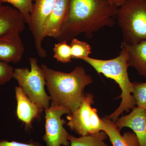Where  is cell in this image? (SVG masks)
Instances as JSON below:
<instances>
[{
    "label": "cell",
    "mask_w": 146,
    "mask_h": 146,
    "mask_svg": "<svg viewBox=\"0 0 146 146\" xmlns=\"http://www.w3.org/2000/svg\"><path fill=\"white\" fill-rule=\"evenodd\" d=\"M0 146H42L37 142L31 141L27 143H21L15 141H9L7 140H1Z\"/></svg>",
    "instance_id": "cell-22"
},
{
    "label": "cell",
    "mask_w": 146,
    "mask_h": 146,
    "mask_svg": "<svg viewBox=\"0 0 146 146\" xmlns=\"http://www.w3.org/2000/svg\"><path fill=\"white\" fill-rule=\"evenodd\" d=\"M104 1L109 3L110 4L119 7L125 2L127 0H104Z\"/></svg>",
    "instance_id": "cell-23"
},
{
    "label": "cell",
    "mask_w": 146,
    "mask_h": 146,
    "mask_svg": "<svg viewBox=\"0 0 146 146\" xmlns=\"http://www.w3.org/2000/svg\"><path fill=\"white\" fill-rule=\"evenodd\" d=\"M31 70L28 68H16L13 70V78L32 101L42 111L50 106V98L45 90L46 85L44 72L37 63L36 58H29Z\"/></svg>",
    "instance_id": "cell-5"
},
{
    "label": "cell",
    "mask_w": 146,
    "mask_h": 146,
    "mask_svg": "<svg viewBox=\"0 0 146 146\" xmlns=\"http://www.w3.org/2000/svg\"><path fill=\"white\" fill-rule=\"evenodd\" d=\"M71 0H57L44 26V37L56 39L68 18Z\"/></svg>",
    "instance_id": "cell-10"
},
{
    "label": "cell",
    "mask_w": 146,
    "mask_h": 146,
    "mask_svg": "<svg viewBox=\"0 0 146 146\" xmlns=\"http://www.w3.org/2000/svg\"><path fill=\"white\" fill-rule=\"evenodd\" d=\"M57 0H34L28 25L34 38L37 54L42 58L46 57V51L42 45L44 26L47 18L52 10Z\"/></svg>",
    "instance_id": "cell-8"
},
{
    "label": "cell",
    "mask_w": 146,
    "mask_h": 146,
    "mask_svg": "<svg viewBox=\"0 0 146 146\" xmlns=\"http://www.w3.org/2000/svg\"><path fill=\"white\" fill-rule=\"evenodd\" d=\"M53 50V57L58 62L65 63L72 60V56L71 49L67 41H61L55 44Z\"/></svg>",
    "instance_id": "cell-19"
},
{
    "label": "cell",
    "mask_w": 146,
    "mask_h": 146,
    "mask_svg": "<svg viewBox=\"0 0 146 146\" xmlns=\"http://www.w3.org/2000/svg\"><path fill=\"white\" fill-rule=\"evenodd\" d=\"M15 93L17 103L16 116L25 124L26 129L29 130L32 127L33 121L39 117L42 111L29 98L20 86L15 87Z\"/></svg>",
    "instance_id": "cell-13"
},
{
    "label": "cell",
    "mask_w": 146,
    "mask_h": 146,
    "mask_svg": "<svg viewBox=\"0 0 146 146\" xmlns=\"http://www.w3.org/2000/svg\"><path fill=\"white\" fill-rule=\"evenodd\" d=\"M72 58L82 60L88 57L91 53V48L90 45L85 42L80 41L76 38L71 40L70 44Z\"/></svg>",
    "instance_id": "cell-18"
},
{
    "label": "cell",
    "mask_w": 146,
    "mask_h": 146,
    "mask_svg": "<svg viewBox=\"0 0 146 146\" xmlns=\"http://www.w3.org/2000/svg\"><path fill=\"white\" fill-rule=\"evenodd\" d=\"M82 60L92 66L99 74H103L107 78L115 80L121 90V94L119 97L122 99L119 106L113 113L106 117V118L114 122L124 111L129 112L136 107L135 99L131 95L133 84L131 82L128 74V56L125 47L121 46L119 54L112 59L101 60L89 56Z\"/></svg>",
    "instance_id": "cell-3"
},
{
    "label": "cell",
    "mask_w": 146,
    "mask_h": 146,
    "mask_svg": "<svg viewBox=\"0 0 146 146\" xmlns=\"http://www.w3.org/2000/svg\"><path fill=\"white\" fill-rule=\"evenodd\" d=\"M101 119L104 124L103 131L107 134L112 146H140L134 132L127 131L122 135L112 120L106 117Z\"/></svg>",
    "instance_id": "cell-14"
},
{
    "label": "cell",
    "mask_w": 146,
    "mask_h": 146,
    "mask_svg": "<svg viewBox=\"0 0 146 146\" xmlns=\"http://www.w3.org/2000/svg\"><path fill=\"white\" fill-rule=\"evenodd\" d=\"M94 103L92 94H84L79 107L67 116V125L80 136L104 130L103 122L98 115V110L91 106Z\"/></svg>",
    "instance_id": "cell-6"
},
{
    "label": "cell",
    "mask_w": 146,
    "mask_h": 146,
    "mask_svg": "<svg viewBox=\"0 0 146 146\" xmlns=\"http://www.w3.org/2000/svg\"><path fill=\"white\" fill-rule=\"evenodd\" d=\"M13 70L8 63L0 60V85H4L13 78Z\"/></svg>",
    "instance_id": "cell-21"
},
{
    "label": "cell",
    "mask_w": 146,
    "mask_h": 146,
    "mask_svg": "<svg viewBox=\"0 0 146 146\" xmlns=\"http://www.w3.org/2000/svg\"><path fill=\"white\" fill-rule=\"evenodd\" d=\"M120 131L123 127L130 128L136 134L140 146H146V111L135 107L130 114L118 118L114 122Z\"/></svg>",
    "instance_id": "cell-9"
},
{
    "label": "cell",
    "mask_w": 146,
    "mask_h": 146,
    "mask_svg": "<svg viewBox=\"0 0 146 146\" xmlns=\"http://www.w3.org/2000/svg\"><path fill=\"white\" fill-rule=\"evenodd\" d=\"M24 46L20 33H11L0 36V60L17 63L22 59Z\"/></svg>",
    "instance_id": "cell-11"
},
{
    "label": "cell",
    "mask_w": 146,
    "mask_h": 146,
    "mask_svg": "<svg viewBox=\"0 0 146 146\" xmlns=\"http://www.w3.org/2000/svg\"><path fill=\"white\" fill-rule=\"evenodd\" d=\"M52 105L65 108L71 112L77 109L84 95V89L93 80L83 67H77L70 73L54 70L42 64Z\"/></svg>",
    "instance_id": "cell-2"
},
{
    "label": "cell",
    "mask_w": 146,
    "mask_h": 146,
    "mask_svg": "<svg viewBox=\"0 0 146 146\" xmlns=\"http://www.w3.org/2000/svg\"><path fill=\"white\" fill-rule=\"evenodd\" d=\"M25 22L18 9L0 3V36L21 33L25 28Z\"/></svg>",
    "instance_id": "cell-12"
},
{
    "label": "cell",
    "mask_w": 146,
    "mask_h": 146,
    "mask_svg": "<svg viewBox=\"0 0 146 146\" xmlns=\"http://www.w3.org/2000/svg\"><path fill=\"white\" fill-rule=\"evenodd\" d=\"M118 8L104 0H71L68 18L56 39L68 42L82 33L91 38L102 28L115 26Z\"/></svg>",
    "instance_id": "cell-1"
},
{
    "label": "cell",
    "mask_w": 146,
    "mask_h": 146,
    "mask_svg": "<svg viewBox=\"0 0 146 146\" xmlns=\"http://www.w3.org/2000/svg\"><path fill=\"white\" fill-rule=\"evenodd\" d=\"M34 0H0V3L10 4L19 11L24 18L26 24L29 21Z\"/></svg>",
    "instance_id": "cell-17"
},
{
    "label": "cell",
    "mask_w": 146,
    "mask_h": 146,
    "mask_svg": "<svg viewBox=\"0 0 146 146\" xmlns=\"http://www.w3.org/2000/svg\"><path fill=\"white\" fill-rule=\"evenodd\" d=\"M125 47L127 50L129 66L135 68L141 76L146 78V40Z\"/></svg>",
    "instance_id": "cell-15"
},
{
    "label": "cell",
    "mask_w": 146,
    "mask_h": 146,
    "mask_svg": "<svg viewBox=\"0 0 146 146\" xmlns=\"http://www.w3.org/2000/svg\"><path fill=\"white\" fill-rule=\"evenodd\" d=\"M44 110L45 133L42 138L47 146H70V134L63 127L66 121L61 117L64 114H69L70 110L52 105Z\"/></svg>",
    "instance_id": "cell-7"
},
{
    "label": "cell",
    "mask_w": 146,
    "mask_h": 146,
    "mask_svg": "<svg viewBox=\"0 0 146 146\" xmlns=\"http://www.w3.org/2000/svg\"><path fill=\"white\" fill-rule=\"evenodd\" d=\"M115 18L122 33L121 45L146 40V0H127L118 7Z\"/></svg>",
    "instance_id": "cell-4"
},
{
    "label": "cell",
    "mask_w": 146,
    "mask_h": 146,
    "mask_svg": "<svg viewBox=\"0 0 146 146\" xmlns=\"http://www.w3.org/2000/svg\"><path fill=\"white\" fill-rule=\"evenodd\" d=\"M133 96L137 107L146 111V82H133Z\"/></svg>",
    "instance_id": "cell-20"
},
{
    "label": "cell",
    "mask_w": 146,
    "mask_h": 146,
    "mask_svg": "<svg viewBox=\"0 0 146 146\" xmlns=\"http://www.w3.org/2000/svg\"><path fill=\"white\" fill-rule=\"evenodd\" d=\"M108 138L106 133L102 131L78 138L69 135L68 140L70 143V146H111L104 142Z\"/></svg>",
    "instance_id": "cell-16"
}]
</instances>
